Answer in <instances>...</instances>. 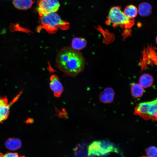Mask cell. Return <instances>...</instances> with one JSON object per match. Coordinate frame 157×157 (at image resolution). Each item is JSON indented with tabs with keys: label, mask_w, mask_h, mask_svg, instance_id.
<instances>
[{
	"label": "cell",
	"mask_w": 157,
	"mask_h": 157,
	"mask_svg": "<svg viewBox=\"0 0 157 157\" xmlns=\"http://www.w3.org/2000/svg\"><path fill=\"white\" fill-rule=\"evenodd\" d=\"M33 119H32L29 118L26 121V123H33Z\"/></svg>",
	"instance_id": "cell-19"
},
{
	"label": "cell",
	"mask_w": 157,
	"mask_h": 157,
	"mask_svg": "<svg viewBox=\"0 0 157 157\" xmlns=\"http://www.w3.org/2000/svg\"><path fill=\"white\" fill-rule=\"evenodd\" d=\"M157 99L138 104L135 108L134 113L146 120L156 121Z\"/></svg>",
	"instance_id": "cell-4"
},
{
	"label": "cell",
	"mask_w": 157,
	"mask_h": 157,
	"mask_svg": "<svg viewBox=\"0 0 157 157\" xmlns=\"http://www.w3.org/2000/svg\"><path fill=\"white\" fill-rule=\"evenodd\" d=\"M154 81V79L152 76L149 74L145 73L140 77L139 84L143 88H147L152 85Z\"/></svg>",
	"instance_id": "cell-13"
},
{
	"label": "cell",
	"mask_w": 157,
	"mask_h": 157,
	"mask_svg": "<svg viewBox=\"0 0 157 157\" xmlns=\"http://www.w3.org/2000/svg\"><path fill=\"white\" fill-rule=\"evenodd\" d=\"M38 3L37 10L40 16L56 12L60 6L58 0H39Z\"/></svg>",
	"instance_id": "cell-6"
},
{
	"label": "cell",
	"mask_w": 157,
	"mask_h": 157,
	"mask_svg": "<svg viewBox=\"0 0 157 157\" xmlns=\"http://www.w3.org/2000/svg\"><path fill=\"white\" fill-rule=\"evenodd\" d=\"M138 13L142 17L150 15L151 13L152 7L151 4L147 2H143L139 5Z\"/></svg>",
	"instance_id": "cell-10"
},
{
	"label": "cell",
	"mask_w": 157,
	"mask_h": 157,
	"mask_svg": "<svg viewBox=\"0 0 157 157\" xmlns=\"http://www.w3.org/2000/svg\"><path fill=\"white\" fill-rule=\"evenodd\" d=\"M147 157H157V148L154 146L149 147L146 150Z\"/></svg>",
	"instance_id": "cell-17"
},
{
	"label": "cell",
	"mask_w": 157,
	"mask_h": 157,
	"mask_svg": "<svg viewBox=\"0 0 157 157\" xmlns=\"http://www.w3.org/2000/svg\"><path fill=\"white\" fill-rule=\"evenodd\" d=\"M87 44V40L85 38L75 37L72 40L71 47L74 49L80 51L85 48Z\"/></svg>",
	"instance_id": "cell-12"
},
{
	"label": "cell",
	"mask_w": 157,
	"mask_h": 157,
	"mask_svg": "<svg viewBox=\"0 0 157 157\" xmlns=\"http://www.w3.org/2000/svg\"><path fill=\"white\" fill-rule=\"evenodd\" d=\"M32 0H13V3L17 9L26 10L30 8L33 3Z\"/></svg>",
	"instance_id": "cell-14"
},
{
	"label": "cell",
	"mask_w": 157,
	"mask_h": 157,
	"mask_svg": "<svg viewBox=\"0 0 157 157\" xmlns=\"http://www.w3.org/2000/svg\"><path fill=\"white\" fill-rule=\"evenodd\" d=\"M39 19L40 25L37 28L38 32L43 29L49 34H53L58 29L66 30L69 28L70 24L62 20L55 12L40 16Z\"/></svg>",
	"instance_id": "cell-2"
},
{
	"label": "cell",
	"mask_w": 157,
	"mask_h": 157,
	"mask_svg": "<svg viewBox=\"0 0 157 157\" xmlns=\"http://www.w3.org/2000/svg\"><path fill=\"white\" fill-rule=\"evenodd\" d=\"M85 60L79 51L65 47L58 52L56 59L57 67L66 76L75 77L84 69Z\"/></svg>",
	"instance_id": "cell-1"
},
{
	"label": "cell",
	"mask_w": 157,
	"mask_h": 157,
	"mask_svg": "<svg viewBox=\"0 0 157 157\" xmlns=\"http://www.w3.org/2000/svg\"><path fill=\"white\" fill-rule=\"evenodd\" d=\"M5 145L8 149L15 150L19 149L22 146V142L19 139L9 138L5 142Z\"/></svg>",
	"instance_id": "cell-11"
},
{
	"label": "cell",
	"mask_w": 157,
	"mask_h": 157,
	"mask_svg": "<svg viewBox=\"0 0 157 157\" xmlns=\"http://www.w3.org/2000/svg\"><path fill=\"white\" fill-rule=\"evenodd\" d=\"M50 81L49 86L54 96L56 97H60L64 90V87L58 77L55 74H52L50 76Z\"/></svg>",
	"instance_id": "cell-7"
},
{
	"label": "cell",
	"mask_w": 157,
	"mask_h": 157,
	"mask_svg": "<svg viewBox=\"0 0 157 157\" xmlns=\"http://www.w3.org/2000/svg\"><path fill=\"white\" fill-rule=\"evenodd\" d=\"M114 94L113 89L109 87L105 88L99 94L100 101L104 103H110L113 101Z\"/></svg>",
	"instance_id": "cell-9"
},
{
	"label": "cell",
	"mask_w": 157,
	"mask_h": 157,
	"mask_svg": "<svg viewBox=\"0 0 157 157\" xmlns=\"http://www.w3.org/2000/svg\"><path fill=\"white\" fill-rule=\"evenodd\" d=\"M131 90L132 96L135 98L142 97L144 91V88L139 84L134 83L131 84Z\"/></svg>",
	"instance_id": "cell-15"
},
{
	"label": "cell",
	"mask_w": 157,
	"mask_h": 157,
	"mask_svg": "<svg viewBox=\"0 0 157 157\" xmlns=\"http://www.w3.org/2000/svg\"><path fill=\"white\" fill-rule=\"evenodd\" d=\"M3 156L2 154L0 152V157H3Z\"/></svg>",
	"instance_id": "cell-20"
},
{
	"label": "cell",
	"mask_w": 157,
	"mask_h": 157,
	"mask_svg": "<svg viewBox=\"0 0 157 157\" xmlns=\"http://www.w3.org/2000/svg\"><path fill=\"white\" fill-rule=\"evenodd\" d=\"M13 104L8 103L7 98L0 96V123L6 120L9 114L10 108Z\"/></svg>",
	"instance_id": "cell-8"
},
{
	"label": "cell",
	"mask_w": 157,
	"mask_h": 157,
	"mask_svg": "<svg viewBox=\"0 0 157 157\" xmlns=\"http://www.w3.org/2000/svg\"><path fill=\"white\" fill-rule=\"evenodd\" d=\"M106 23L111 24L114 27L119 26L127 29L133 26L134 20V19H130L126 17L122 11L120 6H115L110 9Z\"/></svg>",
	"instance_id": "cell-3"
},
{
	"label": "cell",
	"mask_w": 157,
	"mask_h": 157,
	"mask_svg": "<svg viewBox=\"0 0 157 157\" xmlns=\"http://www.w3.org/2000/svg\"><path fill=\"white\" fill-rule=\"evenodd\" d=\"M3 157H25L24 156H19L16 153L8 152Z\"/></svg>",
	"instance_id": "cell-18"
},
{
	"label": "cell",
	"mask_w": 157,
	"mask_h": 157,
	"mask_svg": "<svg viewBox=\"0 0 157 157\" xmlns=\"http://www.w3.org/2000/svg\"><path fill=\"white\" fill-rule=\"evenodd\" d=\"M125 16L130 19H134L137 16L138 13V8L133 5L127 6L123 11Z\"/></svg>",
	"instance_id": "cell-16"
},
{
	"label": "cell",
	"mask_w": 157,
	"mask_h": 157,
	"mask_svg": "<svg viewBox=\"0 0 157 157\" xmlns=\"http://www.w3.org/2000/svg\"><path fill=\"white\" fill-rule=\"evenodd\" d=\"M113 151L118 152L117 148L110 142L105 141H94L88 148L89 156L93 155L104 156Z\"/></svg>",
	"instance_id": "cell-5"
},
{
	"label": "cell",
	"mask_w": 157,
	"mask_h": 157,
	"mask_svg": "<svg viewBox=\"0 0 157 157\" xmlns=\"http://www.w3.org/2000/svg\"><path fill=\"white\" fill-rule=\"evenodd\" d=\"M147 157L146 156H142V157Z\"/></svg>",
	"instance_id": "cell-21"
}]
</instances>
